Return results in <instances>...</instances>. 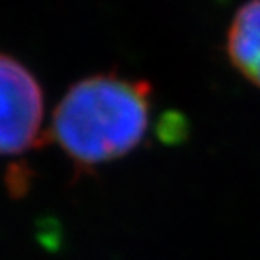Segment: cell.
Wrapping results in <instances>:
<instances>
[{"mask_svg": "<svg viewBox=\"0 0 260 260\" xmlns=\"http://www.w3.org/2000/svg\"><path fill=\"white\" fill-rule=\"evenodd\" d=\"M226 53L233 67L260 89V0L237 9L226 32Z\"/></svg>", "mask_w": 260, "mask_h": 260, "instance_id": "obj_3", "label": "cell"}, {"mask_svg": "<svg viewBox=\"0 0 260 260\" xmlns=\"http://www.w3.org/2000/svg\"><path fill=\"white\" fill-rule=\"evenodd\" d=\"M44 94L38 80L18 60L0 54V154L29 150L40 141Z\"/></svg>", "mask_w": 260, "mask_h": 260, "instance_id": "obj_2", "label": "cell"}, {"mask_svg": "<svg viewBox=\"0 0 260 260\" xmlns=\"http://www.w3.org/2000/svg\"><path fill=\"white\" fill-rule=\"evenodd\" d=\"M152 89L143 80L94 74L74 83L53 112L49 136L76 165L92 168L132 152L150 123Z\"/></svg>", "mask_w": 260, "mask_h": 260, "instance_id": "obj_1", "label": "cell"}]
</instances>
